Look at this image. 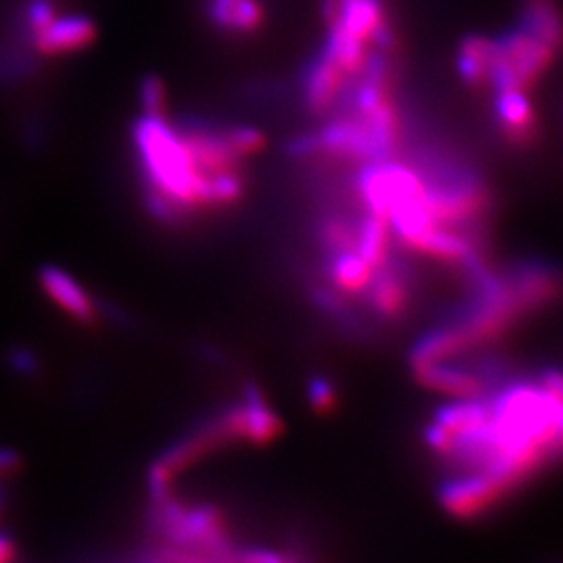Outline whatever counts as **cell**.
I'll return each mask as SVG.
<instances>
[{"label": "cell", "instance_id": "cell-2", "mask_svg": "<svg viewBox=\"0 0 563 563\" xmlns=\"http://www.w3.org/2000/svg\"><path fill=\"white\" fill-rule=\"evenodd\" d=\"M41 286L46 292V297L59 307L60 311H65L67 316H71L76 322L90 325L97 322L99 318V309L95 301L90 299V295L81 288L78 280H74L67 272H63L59 267L46 265L41 269Z\"/></svg>", "mask_w": 563, "mask_h": 563}, {"label": "cell", "instance_id": "cell-1", "mask_svg": "<svg viewBox=\"0 0 563 563\" xmlns=\"http://www.w3.org/2000/svg\"><path fill=\"white\" fill-rule=\"evenodd\" d=\"M99 27L92 18L84 13L57 15L51 25H46L36 36H32L25 46L44 59H57L86 51L97 41Z\"/></svg>", "mask_w": 563, "mask_h": 563}, {"label": "cell", "instance_id": "cell-4", "mask_svg": "<svg viewBox=\"0 0 563 563\" xmlns=\"http://www.w3.org/2000/svg\"><path fill=\"white\" fill-rule=\"evenodd\" d=\"M142 111L148 118H165L167 115V88L159 78H146L142 81Z\"/></svg>", "mask_w": 563, "mask_h": 563}, {"label": "cell", "instance_id": "cell-3", "mask_svg": "<svg viewBox=\"0 0 563 563\" xmlns=\"http://www.w3.org/2000/svg\"><path fill=\"white\" fill-rule=\"evenodd\" d=\"M242 402L246 411V444L262 446L274 443L282 432V422L276 411L269 407V402L265 401L262 390L249 384L244 388Z\"/></svg>", "mask_w": 563, "mask_h": 563}, {"label": "cell", "instance_id": "cell-5", "mask_svg": "<svg viewBox=\"0 0 563 563\" xmlns=\"http://www.w3.org/2000/svg\"><path fill=\"white\" fill-rule=\"evenodd\" d=\"M309 399L316 411H330L336 401V393L328 380H313L309 388Z\"/></svg>", "mask_w": 563, "mask_h": 563}, {"label": "cell", "instance_id": "cell-7", "mask_svg": "<svg viewBox=\"0 0 563 563\" xmlns=\"http://www.w3.org/2000/svg\"><path fill=\"white\" fill-rule=\"evenodd\" d=\"M18 555V544L13 543L9 537L0 534V562H11Z\"/></svg>", "mask_w": 563, "mask_h": 563}, {"label": "cell", "instance_id": "cell-6", "mask_svg": "<svg viewBox=\"0 0 563 563\" xmlns=\"http://www.w3.org/2000/svg\"><path fill=\"white\" fill-rule=\"evenodd\" d=\"M20 453L11 451V449H0V481L2 478H11L13 474H18L21 470Z\"/></svg>", "mask_w": 563, "mask_h": 563}]
</instances>
